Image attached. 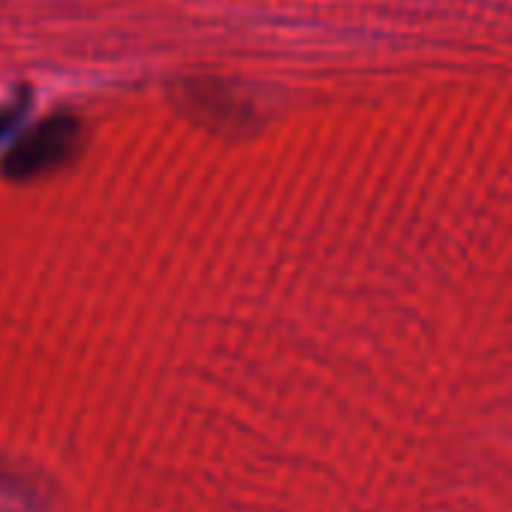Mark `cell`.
I'll use <instances>...</instances> for the list:
<instances>
[{"label":"cell","mask_w":512,"mask_h":512,"mask_svg":"<svg viewBox=\"0 0 512 512\" xmlns=\"http://www.w3.org/2000/svg\"><path fill=\"white\" fill-rule=\"evenodd\" d=\"M82 145V124L73 115H52L31 127L4 157V175L31 181L67 166Z\"/></svg>","instance_id":"obj_1"},{"label":"cell","mask_w":512,"mask_h":512,"mask_svg":"<svg viewBox=\"0 0 512 512\" xmlns=\"http://www.w3.org/2000/svg\"><path fill=\"white\" fill-rule=\"evenodd\" d=\"M28 103H31L28 94H19V97H13V100H7V103H0V139H4V136L22 121Z\"/></svg>","instance_id":"obj_2"},{"label":"cell","mask_w":512,"mask_h":512,"mask_svg":"<svg viewBox=\"0 0 512 512\" xmlns=\"http://www.w3.org/2000/svg\"><path fill=\"white\" fill-rule=\"evenodd\" d=\"M19 491V485L13 482V479H7V476H0V494H16Z\"/></svg>","instance_id":"obj_3"}]
</instances>
